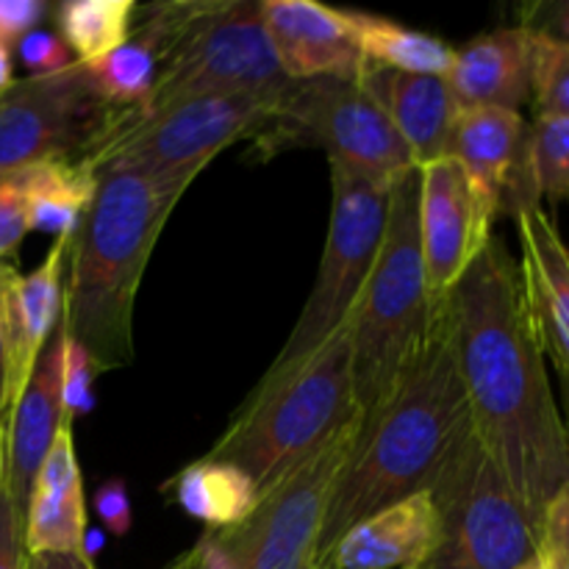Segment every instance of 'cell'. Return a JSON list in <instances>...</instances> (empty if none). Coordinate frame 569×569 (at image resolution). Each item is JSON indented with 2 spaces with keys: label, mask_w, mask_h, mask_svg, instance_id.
<instances>
[{
  "label": "cell",
  "mask_w": 569,
  "mask_h": 569,
  "mask_svg": "<svg viewBox=\"0 0 569 569\" xmlns=\"http://www.w3.org/2000/svg\"><path fill=\"white\" fill-rule=\"evenodd\" d=\"M472 431L531 520L569 478V433L522 298L520 267L492 237L442 303Z\"/></svg>",
  "instance_id": "cell-1"
},
{
  "label": "cell",
  "mask_w": 569,
  "mask_h": 569,
  "mask_svg": "<svg viewBox=\"0 0 569 569\" xmlns=\"http://www.w3.org/2000/svg\"><path fill=\"white\" fill-rule=\"evenodd\" d=\"M470 437V406L439 306L398 387L361 420L353 450L333 483L317 553L356 522L431 492Z\"/></svg>",
  "instance_id": "cell-2"
},
{
  "label": "cell",
  "mask_w": 569,
  "mask_h": 569,
  "mask_svg": "<svg viewBox=\"0 0 569 569\" xmlns=\"http://www.w3.org/2000/svg\"><path fill=\"white\" fill-rule=\"evenodd\" d=\"M189 183L128 170L100 172L98 192L78 222L67 253L61 328L81 345L94 370L133 361V303L144 267Z\"/></svg>",
  "instance_id": "cell-3"
},
{
  "label": "cell",
  "mask_w": 569,
  "mask_h": 569,
  "mask_svg": "<svg viewBox=\"0 0 569 569\" xmlns=\"http://www.w3.org/2000/svg\"><path fill=\"white\" fill-rule=\"evenodd\" d=\"M131 39L159 61L150 111L209 94L278 92L289 83L256 0H172L137 6Z\"/></svg>",
  "instance_id": "cell-4"
},
{
  "label": "cell",
  "mask_w": 569,
  "mask_h": 569,
  "mask_svg": "<svg viewBox=\"0 0 569 569\" xmlns=\"http://www.w3.org/2000/svg\"><path fill=\"white\" fill-rule=\"evenodd\" d=\"M437 320L428 300L420 248V170L400 176L389 198L381 253L348 320L350 376L361 415H372Z\"/></svg>",
  "instance_id": "cell-5"
},
{
  "label": "cell",
  "mask_w": 569,
  "mask_h": 569,
  "mask_svg": "<svg viewBox=\"0 0 569 569\" xmlns=\"http://www.w3.org/2000/svg\"><path fill=\"white\" fill-rule=\"evenodd\" d=\"M359 411L348 328L278 381H259L206 459L239 467L259 489L276 487Z\"/></svg>",
  "instance_id": "cell-6"
},
{
  "label": "cell",
  "mask_w": 569,
  "mask_h": 569,
  "mask_svg": "<svg viewBox=\"0 0 569 569\" xmlns=\"http://www.w3.org/2000/svg\"><path fill=\"white\" fill-rule=\"evenodd\" d=\"M328 167H331L333 200L320 270L292 333L261 381L283 378L348 328L350 315L381 253L395 183L387 187L339 164Z\"/></svg>",
  "instance_id": "cell-7"
},
{
  "label": "cell",
  "mask_w": 569,
  "mask_h": 569,
  "mask_svg": "<svg viewBox=\"0 0 569 569\" xmlns=\"http://www.w3.org/2000/svg\"><path fill=\"white\" fill-rule=\"evenodd\" d=\"M250 139L264 159L289 148H320L328 164L387 187L417 167L387 111L359 81H292Z\"/></svg>",
  "instance_id": "cell-8"
},
{
  "label": "cell",
  "mask_w": 569,
  "mask_h": 569,
  "mask_svg": "<svg viewBox=\"0 0 569 569\" xmlns=\"http://www.w3.org/2000/svg\"><path fill=\"white\" fill-rule=\"evenodd\" d=\"M431 498L439 531L426 569H517L537 556V522L476 431L433 483Z\"/></svg>",
  "instance_id": "cell-9"
},
{
  "label": "cell",
  "mask_w": 569,
  "mask_h": 569,
  "mask_svg": "<svg viewBox=\"0 0 569 569\" xmlns=\"http://www.w3.org/2000/svg\"><path fill=\"white\" fill-rule=\"evenodd\" d=\"M289 83L278 92L209 94L137 117L94 156V167L192 187L209 161L264 126Z\"/></svg>",
  "instance_id": "cell-10"
},
{
  "label": "cell",
  "mask_w": 569,
  "mask_h": 569,
  "mask_svg": "<svg viewBox=\"0 0 569 569\" xmlns=\"http://www.w3.org/2000/svg\"><path fill=\"white\" fill-rule=\"evenodd\" d=\"M137 117L106 100L83 64L22 78L0 94V172L94 159Z\"/></svg>",
  "instance_id": "cell-11"
},
{
  "label": "cell",
  "mask_w": 569,
  "mask_h": 569,
  "mask_svg": "<svg viewBox=\"0 0 569 569\" xmlns=\"http://www.w3.org/2000/svg\"><path fill=\"white\" fill-rule=\"evenodd\" d=\"M361 420L365 415L356 411L331 439L267 489L248 520L228 531H211L239 569H311L333 483L353 450Z\"/></svg>",
  "instance_id": "cell-12"
},
{
  "label": "cell",
  "mask_w": 569,
  "mask_h": 569,
  "mask_svg": "<svg viewBox=\"0 0 569 569\" xmlns=\"http://www.w3.org/2000/svg\"><path fill=\"white\" fill-rule=\"evenodd\" d=\"M420 170V248L426 289L433 309L448 300L472 261L492 239L498 217L492 200L472 183L456 159L431 161Z\"/></svg>",
  "instance_id": "cell-13"
},
{
  "label": "cell",
  "mask_w": 569,
  "mask_h": 569,
  "mask_svg": "<svg viewBox=\"0 0 569 569\" xmlns=\"http://www.w3.org/2000/svg\"><path fill=\"white\" fill-rule=\"evenodd\" d=\"M70 239L56 237L42 264L28 276H20L14 261H0V303H3L6 353H9V378H6L9 417L31 381L39 356L61 326Z\"/></svg>",
  "instance_id": "cell-14"
},
{
  "label": "cell",
  "mask_w": 569,
  "mask_h": 569,
  "mask_svg": "<svg viewBox=\"0 0 569 569\" xmlns=\"http://www.w3.org/2000/svg\"><path fill=\"white\" fill-rule=\"evenodd\" d=\"M261 22L289 81H359L367 59L345 9L315 0H261Z\"/></svg>",
  "instance_id": "cell-15"
},
{
  "label": "cell",
  "mask_w": 569,
  "mask_h": 569,
  "mask_svg": "<svg viewBox=\"0 0 569 569\" xmlns=\"http://www.w3.org/2000/svg\"><path fill=\"white\" fill-rule=\"evenodd\" d=\"M528 131L531 126L511 109H459L448 139V156L459 161L498 214L517 217L539 206L528 181Z\"/></svg>",
  "instance_id": "cell-16"
},
{
  "label": "cell",
  "mask_w": 569,
  "mask_h": 569,
  "mask_svg": "<svg viewBox=\"0 0 569 569\" xmlns=\"http://www.w3.org/2000/svg\"><path fill=\"white\" fill-rule=\"evenodd\" d=\"M61 365H64V328L59 326V331L39 356L31 381L20 403L11 411L3 433L0 487L9 495L20 522L26 520L28 498H31L39 467L44 465L56 437L67 426L64 406H61Z\"/></svg>",
  "instance_id": "cell-17"
},
{
  "label": "cell",
  "mask_w": 569,
  "mask_h": 569,
  "mask_svg": "<svg viewBox=\"0 0 569 569\" xmlns=\"http://www.w3.org/2000/svg\"><path fill=\"white\" fill-rule=\"evenodd\" d=\"M520 233V281L528 317L545 359L569 387V250L542 206L515 217Z\"/></svg>",
  "instance_id": "cell-18"
},
{
  "label": "cell",
  "mask_w": 569,
  "mask_h": 569,
  "mask_svg": "<svg viewBox=\"0 0 569 569\" xmlns=\"http://www.w3.org/2000/svg\"><path fill=\"white\" fill-rule=\"evenodd\" d=\"M437 531L431 492H420L356 522L315 556L311 569H426Z\"/></svg>",
  "instance_id": "cell-19"
},
{
  "label": "cell",
  "mask_w": 569,
  "mask_h": 569,
  "mask_svg": "<svg viewBox=\"0 0 569 569\" xmlns=\"http://www.w3.org/2000/svg\"><path fill=\"white\" fill-rule=\"evenodd\" d=\"M537 37L526 28H495L453 50L445 76L459 109L520 111L533 92Z\"/></svg>",
  "instance_id": "cell-20"
},
{
  "label": "cell",
  "mask_w": 569,
  "mask_h": 569,
  "mask_svg": "<svg viewBox=\"0 0 569 569\" xmlns=\"http://www.w3.org/2000/svg\"><path fill=\"white\" fill-rule=\"evenodd\" d=\"M22 539L28 556H87V498L72 428H61L28 498Z\"/></svg>",
  "instance_id": "cell-21"
},
{
  "label": "cell",
  "mask_w": 569,
  "mask_h": 569,
  "mask_svg": "<svg viewBox=\"0 0 569 569\" xmlns=\"http://www.w3.org/2000/svg\"><path fill=\"white\" fill-rule=\"evenodd\" d=\"M359 83L387 111L392 126L409 144L417 167L448 156L450 128L459 114V106L445 78L367 67Z\"/></svg>",
  "instance_id": "cell-22"
},
{
  "label": "cell",
  "mask_w": 569,
  "mask_h": 569,
  "mask_svg": "<svg viewBox=\"0 0 569 569\" xmlns=\"http://www.w3.org/2000/svg\"><path fill=\"white\" fill-rule=\"evenodd\" d=\"M17 176L26 198L28 228L53 237L76 233L100 183V170L92 159L39 161L17 170Z\"/></svg>",
  "instance_id": "cell-23"
},
{
  "label": "cell",
  "mask_w": 569,
  "mask_h": 569,
  "mask_svg": "<svg viewBox=\"0 0 569 569\" xmlns=\"http://www.w3.org/2000/svg\"><path fill=\"white\" fill-rule=\"evenodd\" d=\"M164 489H170L172 500L209 531L239 526L259 503V489L239 467L206 456L183 467Z\"/></svg>",
  "instance_id": "cell-24"
},
{
  "label": "cell",
  "mask_w": 569,
  "mask_h": 569,
  "mask_svg": "<svg viewBox=\"0 0 569 569\" xmlns=\"http://www.w3.org/2000/svg\"><path fill=\"white\" fill-rule=\"evenodd\" d=\"M345 17L359 39L367 67H383V70L411 72V76H448L453 48L445 39L415 31L370 11L345 9Z\"/></svg>",
  "instance_id": "cell-25"
},
{
  "label": "cell",
  "mask_w": 569,
  "mask_h": 569,
  "mask_svg": "<svg viewBox=\"0 0 569 569\" xmlns=\"http://www.w3.org/2000/svg\"><path fill=\"white\" fill-rule=\"evenodd\" d=\"M133 11V0H64L53 20L78 64H92L131 39Z\"/></svg>",
  "instance_id": "cell-26"
},
{
  "label": "cell",
  "mask_w": 569,
  "mask_h": 569,
  "mask_svg": "<svg viewBox=\"0 0 569 569\" xmlns=\"http://www.w3.org/2000/svg\"><path fill=\"white\" fill-rule=\"evenodd\" d=\"M83 67L106 100H111L120 109L137 111L139 117L148 114L156 78H159V61L148 44H142L139 39H128L122 48L111 50L109 56Z\"/></svg>",
  "instance_id": "cell-27"
},
{
  "label": "cell",
  "mask_w": 569,
  "mask_h": 569,
  "mask_svg": "<svg viewBox=\"0 0 569 569\" xmlns=\"http://www.w3.org/2000/svg\"><path fill=\"white\" fill-rule=\"evenodd\" d=\"M526 167L539 200L569 203V117H537L531 122Z\"/></svg>",
  "instance_id": "cell-28"
},
{
  "label": "cell",
  "mask_w": 569,
  "mask_h": 569,
  "mask_svg": "<svg viewBox=\"0 0 569 569\" xmlns=\"http://www.w3.org/2000/svg\"><path fill=\"white\" fill-rule=\"evenodd\" d=\"M531 103L537 117H569V44L537 39Z\"/></svg>",
  "instance_id": "cell-29"
},
{
  "label": "cell",
  "mask_w": 569,
  "mask_h": 569,
  "mask_svg": "<svg viewBox=\"0 0 569 569\" xmlns=\"http://www.w3.org/2000/svg\"><path fill=\"white\" fill-rule=\"evenodd\" d=\"M94 370L92 359L78 342L64 333V365H61V406H64V422L72 426L76 417L89 415L94 409Z\"/></svg>",
  "instance_id": "cell-30"
},
{
  "label": "cell",
  "mask_w": 569,
  "mask_h": 569,
  "mask_svg": "<svg viewBox=\"0 0 569 569\" xmlns=\"http://www.w3.org/2000/svg\"><path fill=\"white\" fill-rule=\"evenodd\" d=\"M539 556L550 569H569V478L539 520Z\"/></svg>",
  "instance_id": "cell-31"
},
{
  "label": "cell",
  "mask_w": 569,
  "mask_h": 569,
  "mask_svg": "<svg viewBox=\"0 0 569 569\" xmlns=\"http://www.w3.org/2000/svg\"><path fill=\"white\" fill-rule=\"evenodd\" d=\"M28 231L31 228H28L20 176H17V170L0 172V261H9V256L20 248Z\"/></svg>",
  "instance_id": "cell-32"
},
{
  "label": "cell",
  "mask_w": 569,
  "mask_h": 569,
  "mask_svg": "<svg viewBox=\"0 0 569 569\" xmlns=\"http://www.w3.org/2000/svg\"><path fill=\"white\" fill-rule=\"evenodd\" d=\"M20 50V61L28 67L31 78H44V76H59V72L76 67V56L70 53L64 42L59 39V33L50 31H33L17 44Z\"/></svg>",
  "instance_id": "cell-33"
},
{
  "label": "cell",
  "mask_w": 569,
  "mask_h": 569,
  "mask_svg": "<svg viewBox=\"0 0 569 569\" xmlns=\"http://www.w3.org/2000/svg\"><path fill=\"white\" fill-rule=\"evenodd\" d=\"M517 26L545 42L569 44V0H539L522 6Z\"/></svg>",
  "instance_id": "cell-34"
},
{
  "label": "cell",
  "mask_w": 569,
  "mask_h": 569,
  "mask_svg": "<svg viewBox=\"0 0 569 569\" xmlns=\"http://www.w3.org/2000/svg\"><path fill=\"white\" fill-rule=\"evenodd\" d=\"M50 14L44 0H0V44L14 48Z\"/></svg>",
  "instance_id": "cell-35"
},
{
  "label": "cell",
  "mask_w": 569,
  "mask_h": 569,
  "mask_svg": "<svg viewBox=\"0 0 569 569\" xmlns=\"http://www.w3.org/2000/svg\"><path fill=\"white\" fill-rule=\"evenodd\" d=\"M94 511H98L106 531L114 533V537H126L131 531L133 511L131 498H128V487L122 478H109V481L100 483L98 492H94Z\"/></svg>",
  "instance_id": "cell-36"
},
{
  "label": "cell",
  "mask_w": 569,
  "mask_h": 569,
  "mask_svg": "<svg viewBox=\"0 0 569 569\" xmlns=\"http://www.w3.org/2000/svg\"><path fill=\"white\" fill-rule=\"evenodd\" d=\"M28 553L22 539V522L11 506L9 495L0 487V569H26Z\"/></svg>",
  "instance_id": "cell-37"
},
{
  "label": "cell",
  "mask_w": 569,
  "mask_h": 569,
  "mask_svg": "<svg viewBox=\"0 0 569 569\" xmlns=\"http://www.w3.org/2000/svg\"><path fill=\"white\" fill-rule=\"evenodd\" d=\"M170 569H239L237 561L228 556V550L222 548L220 539L211 531H206L200 537V542L183 556L181 561H176Z\"/></svg>",
  "instance_id": "cell-38"
},
{
  "label": "cell",
  "mask_w": 569,
  "mask_h": 569,
  "mask_svg": "<svg viewBox=\"0 0 569 569\" xmlns=\"http://www.w3.org/2000/svg\"><path fill=\"white\" fill-rule=\"evenodd\" d=\"M26 569H98L89 556H28Z\"/></svg>",
  "instance_id": "cell-39"
},
{
  "label": "cell",
  "mask_w": 569,
  "mask_h": 569,
  "mask_svg": "<svg viewBox=\"0 0 569 569\" xmlns=\"http://www.w3.org/2000/svg\"><path fill=\"white\" fill-rule=\"evenodd\" d=\"M6 378H9V353H6V322L3 303H0V437L6 433V422H9V409H6Z\"/></svg>",
  "instance_id": "cell-40"
},
{
  "label": "cell",
  "mask_w": 569,
  "mask_h": 569,
  "mask_svg": "<svg viewBox=\"0 0 569 569\" xmlns=\"http://www.w3.org/2000/svg\"><path fill=\"white\" fill-rule=\"evenodd\" d=\"M14 83V64H11V50L0 44V94Z\"/></svg>",
  "instance_id": "cell-41"
},
{
  "label": "cell",
  "mask_w": 569,
  "mask_h": 569,
  "mask_svg": "<svg viewBox=\"0 0 569 569\" xmlns=\"http://www.w3.org/2000/svg\"><path fill=\"white\" fill-rule=\"evenodd\" d=\"M517 569H550L548 565H545V559H542V556H531V559H528V561H522V565L520 567H517Z\"/></svg>",
  "instance_id": "cell-42"
},
{
  "label": "cell",
  "mask_w": 569,
  "mask_h": 569,
  "mask_svg": "<svg viewBox=\"0 0 569 569\" xmlns=\"http://www.w3.org/2000/svg\"><path fill=\"white\" fill-rule=\"evenodd\" d=\"M0 472H3V437H0Z\"/></svg>",
  "instance_id": "cell-43"
},
{
  "label": "cell",
  "mask_w": 569,
  "mask_h": 569,
  "mask_svg": "<svg viewBox=\"0 0 569 569\" xmlns=\"http://www.w3.org/2000/svg\"><path fill=\"white\" fill-rule=\"evenodd\" d=\"M567 433H569V420H567Z\"/></svg>",
  "instance_id": "cell-44"
}]
</instances>
